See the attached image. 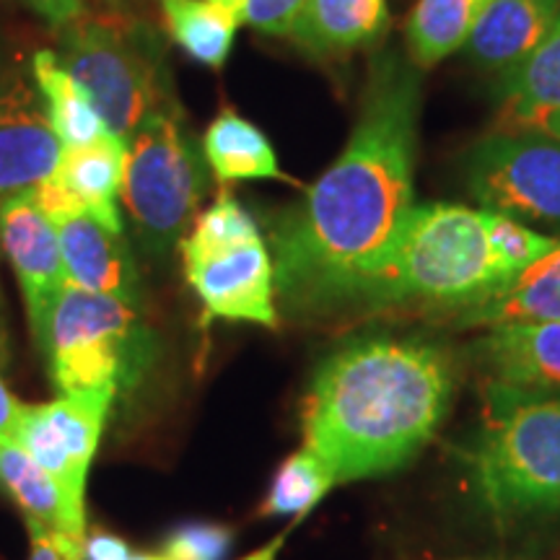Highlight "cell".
I'll use <instances>...</instances> for the list:
<instances>
[{
	"label": "cell",
	"mask_w": 560,
	"mask_h": 560,
	"mask_svg": "<svg viewBox=\"0 0 560 560\" xmlns=\"http://www.w3.org/2000/svg\"><path fill=\"white\" fill-rule=\"evenodd\" d=\"M418 112V68L382 58L348 145L272 231L276 296L289 312L353 310L416 206Z\"/></svg>",
	"instance_id": "1"
},
{
	"label": "cell",
	"mask_w": 560,
	"mask_h": 560,
	"mask_svg": "<svg viewBox=\"0 0 560 560\" xmlns=\"http://www.w3.org/2000/svg\"><path fill=\"white\" fill-rule=\"evenodd\" d=\"M452 359L416 338L363 335L314 371L301 412L304 446L335 482L395 472L416 459L452 405Z\"/></svg>",
	"instance_id": "2"
},
{
	"label": "cell",
	"mask_w": 560,
	"mask_h": 560,
	"mask_svg": "<svg viewBox=\"0 0 560 560\" xmlns=\"http://www.w3.org/2000/svg\"><path fill=\"white\" fill-rule=\"evenodd\" d=\"M514 278L490 240V213L452 202L412 206L353 310L423 304L465 312Z\"/></svg>",
	"instance_id": "3"
},
{
	"label": "cell",
	"mask_w": 560,
	"mask_h": 560,
	"mask_svg": "<svg viewBox=\"0 0 560 560\" xmlns=\"http://www.w3.org/2000/svg\"><path fill=\"white\" fill-rule=\"evenodd\" d=\"M475 490L490 514L560 509V397L493 382L486 418L467 454Z\"/></svg>",
	"instance_id": "4"
},
{
	"label": "cell",
	"mask_w": 560,
	"mask_h": 560,
	"mask_svg": "<svg viewBox=\"0 0 560 560\" xmlns=\"http://www.w3.org/2000/svg\"><path fill=\"white\" fill-rule=\"evenodd\" d=\"M202 140L185 112L166 100L128 140L122 206L145 255L166 257L177 247L210 187Z\"/></svg>",
	"instance_id": "5"
},
{
	"label": "cell",
	"mask_w": 560,
	"mask_h": 560,
	"mask_svg": "<svg viewBox=\"0 0 560 560\" xmlns=\"http://www.w3.org/2000/svg\"><path fill=\"white\" fill-rule=\"evenodd\" d=\"M58 58L89 91L107 130L125 143L153 109L172 100L164 42L138 19L83 13L62 26Z\"/></svg>",
	"instance_id": "6"
},
{
	"label": "cell",
	"mask_w": 560,
	"mask_h": 560,
	"mask_svg": "<svg viewBox=\"0 0 560 560\" xmlns=\"http://www.w3.org/2000/svg\"><path fill=\"white\" fill-rule=\"evenodd\" d=\"M60 395L132 389L156 355V335L138 306L66 285L39 342Z\"/></svg>",
	"instance_id": "7"
},
{
	"label": "cell",
	"mask_w": 560,
	"mask_h": 560,
	"mask_svg": "<svg viewBox=\"0 0 560 560\" xmlns=\"http://www.w3.org/2000/svg\"><path fill=\"white\" fill-rule=\"evenodd\" d=\"M179 249L206 319L278 327L272 255L255 219L229 190L195 219Z\"/></svg>",
	"instance_id": "8"
},
{
	"label": "cell",
	"mask_w": 560,
	"mask_h": 560,
	"mask_svg": "<svg viewBox=\"0 0 560 560\" xmlns=\"http://www.w3.org/2000/svg\"><path fill=\"white\" fill-rule=\"evenodd\" d=\"M465 174L482 210L560 229V138L490 132L472 145Z\"/></svg>",
	"instance_id": "9"
},
{
	"label": "cell",
	"mask_w": 560,
	"mask_h": 560,
	"mask_svg": "<svg viewBox=\"0 0 560 560\" xmlns=\"http://www.w3.org/2000/svg\"><path fill=\"white\" fill-rule=\"evenodd\" d=\"M117 389H91L60 395L58 400L26 405L16 444L45 467L75 501L86 503V480L104 423Z\"/></svg>",
	"instance_id": "10"
},
{
	"label": "cell",
	"mask_w": 560,
	"mask_h": 560,
	"mask_svg": "<svg viewBox=\"0 0 560 560\" xmlns=\"http://www.w3.org/2000/svg\"><path fill=\"white\" fill-rule=\"evenodd\" d=\"M60 151L32 66L0 42V202L50 177Z\"/></svg>",
	"instance_id": "11"
},
{
	"label": "cell",
	"mask_w": 560,
	"mask_h": 560,
	"mask_svg": "<svg viewBox=\"0 0 560 560\" xmlns=\"http://www.w3.org/2000/svg\"><path fill=\"white\" fill-rule=\"evenodd\" d=\"M128 143L104 132L86 145L62 149L50 177L34 187V198L52 223L70 215H91L107 229L125 234L120 215Z\"/></svg>",
	"instance_id": "12"
},
{
	"label": "cell",
	"mask_w": 560,
	"mask_h": 560,
	"mask_svg": "<svg viewBox=\"0 0 560 560\" xmlns=\"http://www.w3.org/2000/svg\"><path fill=\"white\" fill-rule=\"evenodd\" d=\"M0 242L24 293L34 346L45 338L47 322L66 291V265L55 223L42 213L34 190L11 195L0 202Z\"/></svg>",
	"instance_id": "13"
},
{
	"label": "cell",
	"mask_w": 560,
	"mask_h": 560,
	"mask_svg": "<svg viewBox=\"0 0 560 560\" xmlns=\"http://www.w3.org/2000/svg\"><path fill=\"white\" fill-rule=\"evenodd\" d=\"M68 285L143 306V285L125 234L91 215H70L55 223Z\"/></svg>",
	"instance_id": "14"
},
{
	"label": "cell",
	"mask_w": 560,
	"mask_h": 560,
	"mask_svg": "<svg viewBox=\"0 0 560 560\" xmlns=\"http://www.w3.org/2000/svg\"><path fill=\"white\" fill-rule=\"evenodd\" d=\"M0 488L16 501L26 529L86 540V503L75 501L16 441H0Z\"/></svg>",
	"instance_id": "15"
},
{
	"label": "cell",
	"mask_w": 560,
	"mask_h": 560,
	"mask_svg": "<svg viewBox=\"0 0 560 560\" xmlns=\"http://www.w3.org/2000/svg\"><path fill=\"white\" fill-rule=\"evenodd\" d=\"M558 16L560 0H490L465 50L480 68L506 73L540 47Z\"/></svg>",
	"instance_id": "16"
},
{
	"label": "cell",
	"mask_w": 560,
	"mask_h": 560,
	"mask_svg": "<svg viewBox=\"0 0 560 560\" xmlns=\"http://www.w3.org/2000/svg\"><path fill=\"white\" fill-rule=\"evenodd\" d=\"M475 350L493 382L535 389L560 387V319L490 327Z\"/></svg>",
	"instance_id": "17"
},
{
	"label": "cell",
	"mask_w": 560,
	"mask_h": 560,
	"mask_svg": "<svg viewBox=\"0 0 560 560\" xmlns=\"http://www.w3.org/2000/svg\"><path fill=\"white\" fill-rule=\"evenodd\" d=\"M387 26V0H306L291 39L306 55L332 58L374 45Z\"/></svg>",
	"instance_id": "18"
},
{
	"label": "cell",
	"mask_w": 560,
	"mask_h": 560,
	"mask_svg": "<svg viewBox=\"0 0 560 560\" xmlns=\"http://www.w3.org/2000/svg\"><path fill=\"white\" fill-rule=\"evenodd\" d=\"M556 319H560V244L459 317L462 325L478 327Z\"/></svg>",
	"instance_id": "19"
},
{
	"label": "cell",
	"mask_w": 560,
	"mask_h": 560,
	"mask_svg": "<svg viewBox=\"0 0 560 560\" xmlns=\"http://www.w3.org/2000/svg\"><path fill=\"white\" fill-rule=\"evenodd\" d=\"M202 151H206L210 172L221 185L247 179L291 182L280 172L270 138L234 109H223L213 117L202 136Z\"/></svg>",
	"instance_id": "20"
},
{
	"label": "cell",
	"mask_w": 560,
	"mask_h": 560,
	"mask_svg": "<svg viewBox=\"0 0 560 560\" xmlns=\"http://www.w3.org/2000/svg\"><path fill=\"white\" fill-rule=\"evenodd\" d=\"M30 66L42 102H45L47 120H50L55 138L60 140L62 149L86 145L91 140L102 138L104 132H109L91 94L70 75V70L60 62L58 52H34Z\"/></svg>",
	"instance_id": "21"
},
{
	"label": "cell",
	"mask_w": 560,
	"mask_h": 560,
	"mask_svg": "<svg viewBox=\"0 0 560 560\" xmlns=\"http://www.w3.org/2000/svg\"><path fill=\"white\" fill-rule=\"evenodd\" d=\"M174 45L200 66L221 70L234 50L240 13L213 0H159Z\"/></svg>",
	"instance_id": "22"
},
{
	"label": "cell",
	"mask_w": 560,
	"mask_h": 560,
	"mask_svg": "<svg viewBox=\"0 0 560 560\" xmlns=\"http://www.w3.org/2000/svg\"><path fill=\"white\" fill-rule=\"evenodd\" d=\"M490 0H418L410 11L405 39L416 68H431L462 50Z\"/></svg>",
	"instance_id": "23"
},
{
	"label": "cell",
	"mask_w": 560,
	"mask_h": 560,
	"mask_svg": "<svg viewBox=\"0 0 560 560\" xmlns=\"http://www.w3.org/2000/svg\"><path fill=\"white\" fill-rule=\"evenodd\" d=\"M503 96L514 125L542 109L560 107V16L540 47L503 73Z\"/></svg>",
	"instance_id": "24"
},
{
	"label": "cell",
	"mask_w": 560,
	"mask_h": 560,
	"mask_svg": "<svg viewBox=\"0 0 560 560\" xmlns=\"http://www.w3.org/2000/svg\"><path fill=\"white\" fill-rule=\"evenodd\" d=\"M335 486L338 482H335L330 467L310 446H301L299 452L285 457L272 475L270 490L262 501V514L304 520Z\"/></svg>",
	"instance_id": "25"
},
{
	"label": "cell",
	"mask_w": 560,
	"mask_h": 560,
	"mask_svg": "<svg viewBox=\"0 0 560 560\" xmlns=\"http://www.w3.org/2000/svg\"><path fill=\"white\" fill-rule=\"evenodd\" d=\"M490 213V240H493V247L499 249L501 260L511 270V276H520L524 268H529L532 262L540 260L542 255H548L550 249H556L560 240L558 236L537 234L524 226L522 221L509 219V215Z\"/></svg>",
	"instance_id": "26"
},
{
	"label": "cell",
	"mask_w": 560,
	"mask_h": 560,
	"mask_svg": "<svg viewBox=\"0 0 560 560\" xmlns=\"http://www.w3.org/2000/svg\"><path fill=\"white\" fill-rule=\"evenodd\" d=\"M234 548V532L223 524L190 522L166 535L161 552L172 560H226Z\"/></svg>",
	"instance_id": "27"
},
{
	"label": "cell",
	"mask_w": 560,
	"mask_h": 560,
	"mask_svg": "<svg viewBox=\"0 0 560 560\" xmlns=\"http://www.w3.org/2000/svg\"><path fill=\"white\" fill-rule=\"evenodd\" d=\"M304 5L306 0H244L242 24L272 37H291Z\"/></svg>",
	"instance_id": "28"
},
{
	"label": "cell",
	"mask_w": 560,
	"mask_h": 560,
	"mask_svg": "<svg viewBox=\"0 0 560 560\" xmlns=\"http://www.w3.org/2000/svg\"><path fill=\"white\" fill-rule=\"evenodd\" d=\"M30 558L26 560H83V542L45 529H30Z\"/></svg>",
	"instance_id": "29"
},
{
	"label": "cell",
	"mask_w": 560,
	"mask_h": 560,
	"mask_svg": "<svg viewBox=\"0 0 560 560\" xmlns=\"http://www.w3.org/2000/svg\"><path fill=\"white\" fill-rule=\"evenodd\" d=\"M24 5H30L34 13H39L47 24L62 26L73 24L75 19H81L86 9H83V0H21Z\"/></svg>",
	"instance_id": "30"
},
{
	"label": "cell",
	"mask_w": 560,
	"mask_h": 560,
	"mask_svg": "<svg viewBox=\"0 0 560 560\" xmlns=\"http://www.w3.org/2000/svg\"><path fill=\"white\" fill-rule=\"evenodd\" d=\"M130 556V545L109 532L96 529L83 540V560H128Z\"/></svg>",
	"instance_id": "31"
},
{
	"label": "cell",
	"mask_w": 560,
	"mask_h": 560,
	"mask_svg": "<svg viewBox=\"0 0 560 560\" xmlns=\"http://www.w3.org/2000/svg\"><path fill=\"white\" fill-rule=\"evenodd\" d=\"M26 405L19 402L16 397L11 395V389L5 387L3 374H0V441H13L16 439L19 423L24 418Z\"/></svg>",
	"instance_id": "32"
},
{
	"label": "cell",
	"mask_w": 560,
	"mask_h": 560,
	"mask_svg": "<svg viewBox=\"0 0 560 560\" xmlns=\"http://www.w3.org/2000/svg\"><path fill=\"white\" fill-rule=\"evenodd\" d=\"M522 130H537L545 132V136L560 138V107L558 109H542L537 115H529L527 120L516 122Z\"/></svg>",
	"instance_id": "33"
},
{
	"label": "cell",
	"mask_w": 560,
	"mask_h": 560,
	"mask_svg": "<svg viewBox=\"0 0 560 560\" xmlns=\"http://www.w3.org/2000/svg\"><path fill=\"white\" fill-rule=\"evenodd\" d=\"M280 548H283V537H278V540H272L270 545H265V548H260L257 552H252V556H247L244 560H276Z\"/></svg>",
	"instance_id": "34"
},
{
	"label": "cell",
	"mask_w": 560,
	"mask_h": 560,
	"mask_svg": "<svg viewBox=\"0 0 560 560\" xmlns=\"http://www.w3.org/2000/svg\"><path fill=\"white\" fill-rule=\"evenodd\" d=\"M9 359V335H5V319H3V301H0V363Z\"/></svg>",
	"instance_id": "35"
},
{
	"label": "cell",
	"mask_w": 560,
	"mask_h": 560,
	"mask_svg": "<svg viewBox=\"0 0 560 560\" xmlns=\"http://www.w3.org/2000/svg\"><path fill=\"white\" fill-rule=\"evenodd\" d=\"M213 3H219V5H226V9H231V11H236V13H240V19H242L244 0H213Z\"/></svg>",
	"instance_id": "36"
},
{
	"label": "cell",
	"mask_w": 560,
	"mask_h": 560,
	"mask_svg": "<svg viewBox=\"0 0 560 560\" xmlns=\"http://www.w3.org/2000/svg\"><path fill=\"white\" fill-rule=\"evenodd\" d=\"M128 560H172V558H166L164 552H161V556H153V552H132Z\"/></svg>",
	"instance_id": "37"
},
{
	"label": "cell",
	"mask_w": 560,
	"mask_h": 560,
	"mask_svg": "<svg viewBox=\"0 0 560 560\" xmlns=\"http://www.w3.org/2000/svg\"><path fill=\"white\" fill-rule=\"evenodd\" d=\"M112 5H125V3H132V0H107Z\"/></svg>",
	"instance_id": "38"
}]
</instances>
